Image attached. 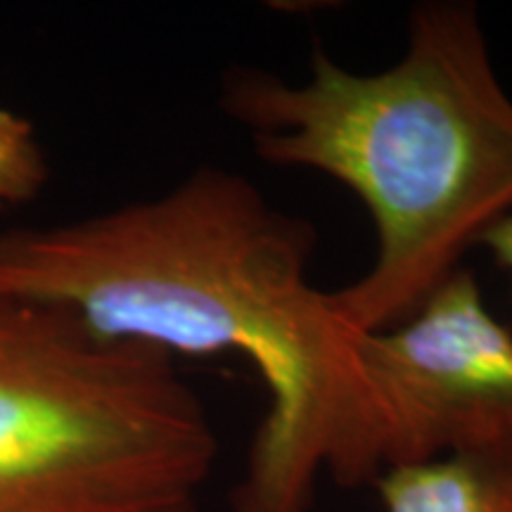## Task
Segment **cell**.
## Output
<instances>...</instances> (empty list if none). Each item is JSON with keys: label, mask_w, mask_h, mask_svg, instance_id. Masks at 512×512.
<instances>
[{"label": "cell", "mask_w": 512, "mask_h": 512, "mask_svg": "<svg viewBox=\"0 0 512 512\" xmlns=\"http://www.w3.org/2000/svg\"><path fill=\"white\" fill-rule=\"evenodd\" d=\"M479 247L494 256V261L512 280V209L503 214L479 240Z\"/></svg>", "instance_id": "obj_7"}, {"label": "cell", "mask_w": 512, "mask_h": 512, "mask_svg": "<svg viewBox=\"0 0 512 512\" xmlns=\"http://www.w3.org/2000/svg\"><path fill=\"white\" fill-rule=\"evenodd\" d=\"M216 458L176 358L0 297V512H202Z\"/></svg>", "instance_id": "obj_3"}, {"label": "cell", "mask_w": 512, "mask_h": 512, "mask_svg": "<svg viewBox=\"0 0 512 512\" xmlns=\"http://www.w3.org/2000/svg\"><path fill=\"white\" fill-rule=\"evenodd\" d=\"M373 486L382 512H512V437L396 467Z\"/></svg>", "instance_id": "obj_5"}, {"label": "cell", "mask_w": 512, "mask_h": 512, "mask_svg": "<svg viewBox=\"0 0 512 512\" xmlns=\"http://www.w3.org/2000/svg\"><path fill=\"white\" fill-rule=\"evenodd\" d=\"M50 166L29 119L0 107V211L36 200Z\"/></svg>", "instance_id": "obj_6"}, {"label": "cell", "mask_w": 512, "mask_h": 512, "mask_svg": "<svg viewBox=\"0 0 512 512\" xmlns=\"http://www.w3.org/2000/svg\"><path fill=\"white\" fill-rule=\"evenodd\" d=\"M219 107L266 164L328 176L366 207L373 264L330 290L354 332L411 316L512 209V98L467 0L415 5L406 50L380 72L320 46L297 81L228 67Z\"/></svg>", "instance_id": "obj_2"}, {"label": "cell", "mask_w": 512, "mask_h": 512, "mask_svg": "<svg viewBox=\"0 0 512 512\" xmlns=\"http://www.w3.org/2000/svg\"><path fill=\"white\" fill-rule=\"evenodd\" d=\"M318 233L247 176L197 166L162 195L0 230V297L171 358L238 356L266 394L230 512H311L320 477L373 486L356 335L311 278Z\"/></svg>", "instance_id": "obj_1"}, {"label": "cell", "mask_w": 512, "mask_h": 512, "mask_svg": "<svg viewBox=\"0 0 512 512\" xmlns=\"http://www.w3.org/2000/svg\"><path fill=\"white\" fill-rule=\"evenodd\" d=\"M375 482L512 437V332L458 268L411 316L358 332Z\"/></svg>", "instance_id": "obj_4"}]
</instances>
